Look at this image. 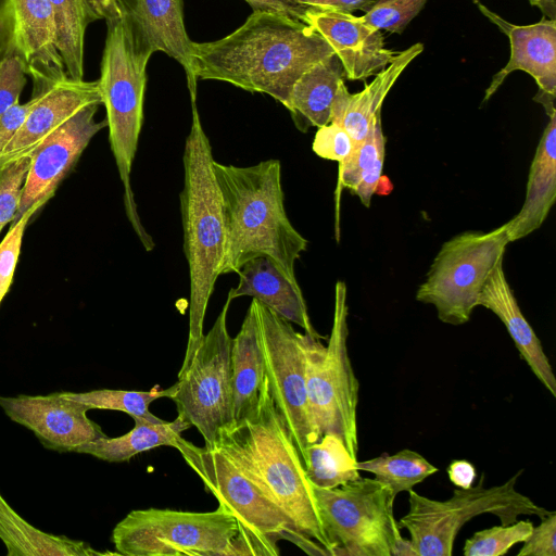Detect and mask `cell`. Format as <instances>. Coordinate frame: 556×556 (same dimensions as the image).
<instances>
[{
  "mask_svg": "<svg viewBox=\"0 0 556 556\" xmlns=\"http://www.w3.org/2000/svg\"><path fill=\"white\" fill-rule=\"evenodd\" d=\"M334 54L329 43L301 20L253 11L229 35L192 46V74L249 92L265 93L286 105L300 76Z\"/></svg>",
  "mask_w": 556,
  "mask_h": 556,
  "instance_id": "1",
  "label": "cell"
},
{
  "mask_svg": "<svg viewBox=\"0 0 556 556\" xmlns=\"http://www.w3.org/2000/svg\"><path fill=\"white\" fill-rule=\"evenodd\" d=\"M226 242L220 275L237 273L249 260L266 256L291 279L307 240L287 216L278 160L252 166L225 165L214 160Z\"/></svg>",
  "mask_w": 556,
  "mask_h": 556,
  "instance_id": "2",
  "label": "cell"
},
{
  "mask_svg": "<svg viewBox=\"0 0 556 556\" xmlns=\"http://www.w3.org/2000/svg\"><path fill=\"white\" fill-rule=\"evenodd\" d=\"M215 446L291 519L299 532L318 542L334 556L319 515L314 488L277 409L268 381L256 412L242 422L222 429Z\"/></svg>",
  "mask_w": 556,
  "mask_h": 556,
  "instance_id": "3",
  "label": "cell"
},
{
  "mask_svg": "<svg viewBox=\"0 0 556 556\" xmlns=\"http://www.w3.org/2000/svg\"><path fill=\"white\" fill-rule=\"evenodd\" d=\"M184 150V188L180 211L184 251L190 277L189 333L181 368L191 359L203 338L210 298L220 276L226 230L223 202L213 169V152L202 127L195 101Z\"/></svg>",
  "mask_w": 556,
  "mask_h": 556,
  "instance_id": "4",
  "label": "cell"
},
{
  "mask_svg": "<svg viewBox=\"0 0 556 556\" xmlns=\"http://www.w3.org/2000/svg\"><path fill=\"white\" fill-rule=\"evenodd\" d=\"M150 58L137 47L124 17L106 22L98 84L106 112L110 147L124 187L126 216L146 251L153 250L154 241L139 217L130 173L143 123Z\"/></svg>",
  "mask_w": 556,
  "mask_h": 556,
  "instance_id": "5",
  "label": "cell"
},
{
  "mask_svg": "<svg viewBox=\"0 0 556 556\" xmlns=\"http://www.w3.org/2000/svg\"><path fill=\"white\" fill-rule=\"evenodd\" d=\"M346 287L338 281L334 288V311L327 345L321 338L303 333L306 391L312 426L319 439L334 433L357 459V405L359 383L348 352Z\"/></svg>",
  "mask_w": 556,
  "mask_h": 556,
  "instance_id": "6",
  "label": "cell"
},
{
  "mask_svg": "<svg viewBox=\"0 0 556 556\" xmlns=\"http://www.w3.org/2000/svg\"><path fill=\"white\" fill-rule=\"evenodd\" d=\"M519 470L501 485L485 488L484 475L468 489L456 488L445 501L432 500L409 490L408 510L397 521L409 532L417 556H451L462 527L470 519L492 514L501 525H510L521 515L542 519L552 511L516 490Z\"/></svg>",
  "mask_w": 556,
  "mask_h": 556,
  "instance_id": "7",
  "label": "cell"
},
{
  "mask_svg": "<svg viewBox=\"0 0 556 556\" xmlns=\"http://www.w3.org/2000/svg\"><path fill=\"white\" fill-rule=\"evenodd\" d=\"M239 531L222 506L206 513L151 507L129 511L111 541L126 556H235Z\"/></svg>",
  "mask_w": 556,
  "mask_h": 556,
  "instance_id": "8",
  "label": "cell"
},
{
  "mask_svg": "<svg viewBox=\"0 0 556 556\" xmlns=\"http://www.w3.org/2000/svg\"><path fill=\"white\" fill-rule=\"evenodd\" d=\"M509 243L506 224L490 231H464L443 243L416 300L432 304L442 323L469 321L479 295Z\"/></svg>",
  "mask_w": 556,
  "mask_h": 556,
  "instance_id": "9",
  "label": "cell"
},
{
  "mask_svg": "<svg viewBox=\"0 0 556 556\" xmlns=\"http://www.w3.org/2000/svg\"><path fill=\"white\" fill-rule=\"evenodd\" d=\"M313 488L334 556H391L402 534L393 513L395 495L386 484L359 477L333 489Z\"/></svg>",
  "mask_w": 556,
  "mask_h": 556,
  "instance_id": "10",
  "label": "cell"
},
{
  "mask_svg": "<svg viewBox=\"0 0 556 556\" xmlns=\"http://www.w3.org/2000/svg\"><path fill=\"white\" fill-rule=\"evenodd\" d=\"M231 301L227 296L213 327L180 368L170 397L178 416L198 429L206 447L215 446L219 431L232 425V338L227 328Z\"/></svg>",
  "mask_w": 556,
  "mask_h": 556,
  "instance_id": "11",
  "label": "cell"
},
{
  "mask_svg": "<svg viewBox=\"0 0 556 556\" xmlns=\"http://www.w3.org/2000/svg\"><path fill=\"white\" fill-rule=\"evenodd\" d=\"M175 448L206 491L237 520L239 536L279 552L277 542L298 531L291 519L218 447H200L182 437Z\"/></svg>",
  "mask_w": 556,
  "mask_h": 556,
  "instance_id": "12",
  "label": "cell"
},
{
  "mask_svg": "<svg viewBox=\"0 0 556 556\" xmlns=\"http://www.w3.org/2000/svg\"><path fill=\"white\" fill-rule=\"evenodd\" d=\"M252 301L270 392L304 462L307 447L318 439L308 410L303 333L257 300Z\"/></svg>",
  "mask_w": 556,
  "mask_h": 556,
  "instance_id": "13",
  "label": "cell"
},
{
  "mask_svg": "<svg viewBox=\"0 0 556 556\" xmlns=\"http://www.w3.org/2000/svg\"><path fill=\"white\" fill-rule=\"evenodd\" d=\"M11 56L31 78V96L68 77L55 47L49 0H0V61Z\"/></svg>",
  "mask_w": 556,
  "mask_h": 556,
  "instance_id": "14",
  "label": "cell"
},
{
  "mask_svg": "<svg viewBox=\"0 0 556 556\" xmlns=\"http://www.w3.org/2000/svg\"><path fill=\"white\" fill-rule=\"evenodd\" d=\"M99 105L93 103L80 109L31 151L21 202L11 224L33 205L43 206L54 195L91 139L106 127L105 119L97 122L94 118Z\"/></svg>",
  "mask_w": 556,
  "mask_h": 556,
  "instance_id": "15",
  "label": "cell"
},
{
  "mask_svg": "<svg viewBox=\"0 0 556 556\" xmlns=\"http://www.w3.org/2000/svg\"><path fill=\"white\" fill-rule=\"evenodd\" d=\"M0 407L11 420L33 431L45 447L60 453L74 452L106 435L87 416L90 407L70 397L66 391L48 395H0Z\"/></svg>",
  "mask_w": 556,
  "mask_h": 556,
  "instance_id": "16",
  "label": "cell"
},
{
  "mask_svg": "<svg viewBox=\"0 0 556 556\" xmlns=\"http://www.w3.org/2000/svg\"><path fill=\"white\" fill-rule=\"evenodd\" d=\"M480 12L507 35L510 58L491 80L483 102L501 87L506 77L515 71L528 73L536 83L539 91L533 98L542 105L555 102L556 97V20L543 17L529 25H515L504 21L479 1Z\"/></svg>",
  "mask_w": 556,
  "mask_h": 556,
  "instance_id": "17",
  "label": "cell"
},
{
  "mask_svg": "<svg viewBox=\"0 0 556 556\" xmlns=\"http://www.w3.org/2000/svg\"><path fill=\"white\" fill-rule=\"evenodd\" d=\"M301 21L329 43L342 64L345 79L365 80L375 76L397 54L386 47L380 30L353 14L303 11Z\"/></svg>",
  "mask_w": 556,
  "mask_h": 556,
  "instance_id": "18",
  "label": "cell"
},
{
  "mask_svg": "<svg viewBox=\"0 0 556 556\" xmlns=\"http://www.w3.org/2000/svg\"><path fill=\"white\" fill-rule=\"evenodd\" d=\"M137 47L149 53L163 52L185 70L191 100L197 99L192 74V46L184 21L182 0H117Z\"/></svg>",
  "mask_w": 556,
  "mask_h": 556,
  "instance_id": "19",
  "label": "cell"
},
{
  "mask_svg": "<svg viewBox=\"0 0 556 556\" xmlns=\"http://www.w3.org/2000/svg\"><path fill=\"white\" fill-rule=\"evenodd\" d=\"M93 103L102 104L98 80L67 77L39 94L25 122L0 153V164L29 156L53 130Z\"/></svg>",
  "mask_w": 556,
  "mask_h": 556,
  "instance_id": "20",
  "label": "cell"
},
{
  "mask_svg": "<svg viewBox=\"0 0 556 556\" xmlns=\"http://www.w3.org/2000/svg\"><path fill=\"white\" fill-rule=\"evenodd\" d=\"M239 282L228 298L251 296L305 333L321 338L308 316L307 306L296 279L289 278L270 258L258 256L245 262L237 271Z\"/></svg>",
  "mask_w": 556,
  "mask_h": 556,
  "instance_id": "21",
  "label": "cell"
},
{
  "mask_svg": "<svg viewBox=\"0 0 556 556\" xmlns=\"http://www.w3.org/2000/svg\"><path fill=\"white\" fill-rule=\"evenodd\" d=\"M478 306L493 312L506 327L521 356L539 381L556 396V379L540 339L523 316L514 291L498 263L488 278L478 299Z\"/></svg>",
  "mask_w": 556,
  "mask_h": 556,
  "instance_id": "22",
  "label": "cell"
},
{
  "mask_svg": "<svg viewBox=\"0 0 556 556\" xmlns=\"http://www.w3.org/2000/svg\"><path fill=\"white\" fill-rule=\"evenodd\" d=\"M422 50L424 46L417 42L397 52L394 60L377 73L370 84L356 93H350L342 83L332 105L330 123L344 128L354 144L364 140L375 119L381 116L382 103L387 94Z\"/></svg>",
  "mask_w": 556,
  "mask_h": 556,
  "instance_id": "23",
  "label": "cell"
},
{
  "mask_svg": "<svg viewBox=\"0 0 556 556\" xmlns=\"http://www.w3.org/2000/svg\"><path fill=\"white\" fill-rule=\"evenodd\" d=\"M231 374L232 425H238L256 412L267 381L253 301L231 341Z\"/></svg>",
  "mask_w": 556,
  "mask_h": 556,
  "instance_id": "24",
  "label": "cell"
},
{
  "mask_svg": "<svg viewBox=\"0 0 556 556\" xmlns=\"http://www.w3.org/2000/svg\"><path fill=\"white\" fill-rule=\"evenodd\" d=\"M548 117L530 166L523 205L506 223L509 242L540 228L556 199V112Z\"/></svg>",
  "mask_w": 556,
  "mask_h": 556,
  "instance_id": "25",
  "label": "cell"
},
{
  "mask_svg": "<svg viewBox=\"0 0 556 556\" xmlns=\"http://www.w3.org/2000/svg\"><path fill=\"white\" fill-rule=\"evenodd\" d=\"M345 76L342 64L332 54L313 65L295 81L287 104L294 126L302 132L330 123L331 110Z\"/></svg>",
  "mask_w": 556,
  "mask_h": 556,
  "instance_id": "26",
  "label": "cell"
},
{
  "mask_svg": "<svg viewBox=\"0 0 556 556\" xmlns=\"http://www.w3.org/2000/svg\"><path fill=\"white\" fill-rule=\"evenodd\" d=\"M0 540L7 547L8 556L119 555L117 552H98L84 541L35 528L10 506L1 493Z\"/></svg>",
  "mask_w": 556,
  "mask_h": 556,
  "instance_id": "27",
  "label": "cell"
},
{
  "mask_svg": "<svg viewBox=\"0 0 556 556\" xmlns=\"http://www.w3.org/2000/svg\"><path fill=\"white\" fill-rule=\"evenodd\" d=\"M132 419L135 427L129 432L117 438H99L76 447L74 453L92 455L111 463L127 462L135 455L154 447H175L181 433L191 427L180 416L173 421L161 422H152L140 417Z\"/></svg>",
  "mask_w": 556,
  "mask_h": 556,
  "instance_id": "28",
  "label": "cell"
},
{
  "mask_svg": "<svg viewBox=\"0 0 556 556\" xmlns=\"http://www.w3.org/2000/svg\"><path fill=\"white\" fill-rule=\"evenodd\" d=\"M386 137L381 116L372 123L368 135L353 146L351 153L339 163V185L356 194L369 207L382 178Z\"/></svg>",
  "mask_w": 556,
  "mask_h": 556,
  "instance_id": "29",
  "label": "cell"
},
{
  "mask_svg": "<svg viewBox=\"0 0 556 556\" xmlns=\"http://www.w3.org/2000/svg\"><path fill=\"white\" fill-rule=\"evenodd\" d=\"M55 47L71 79H84V45L87 26L98 17L86 0H49Z\"/></svg>",
  "mask_w": 556,
  "mask_h": 556,
  "instance_id": "30",
  "label": "cell"
},
{
  "mask_svg": "<svg viewBox=\"0 0 556 556\" xmlns=\"http://www.w3.org/2000/svg\"><path fill=\"white\" fill-rule=\"evenodd\" d=\"M303 464L312 485L320 489H333L361 477L357 459L334 433H325L311 444Z\"/></svg>",
  "mask_w": 556,
  "mask_h": 556,
  "instance_id": "31",
  "label": "cell"
},
{
  "mask_svg": "<svg viewBox=\"0 0 556 556\" xmlns=\"http://www.w3.org/2000/svg\"><path fill=\"white\" fill-rule=\"evenodd\" d=\"M356 466L359 471L372 473L375 479L386 484L395 496L400 492L412 490L414 485L439 470L419 453L408 448L394 455L383 453L368 460H357Z\"/></svg>",
  "mask_w": 556,
  "mask_h": 556,
  "instance_id": "32",
  "label": "cell"
},
{
  "mask_svg": "<svg viewBox=\"0 0 556 556\" xmlns=\"http://www.w3.org/2000/svg\"><path fill=\"white\" fill-rule=\"evenodd\" d=\"M173 393L174 384L168 389L154 387L149 391L114 389H99L87 392L66 391L70 397L86 404L90 409L119 410L130 417H140L152 422L163 420L149 410L150 404L160 397H172Z\"/></svg>",
  "mask_w": 556,
  "mask_h": 556,
  "instance_id": "33",
  "label": "cell"
},
{
  "mask_svg": "<svg viewBox=\"0 0 556 556\" xmlns=\"http://www.w3.org/2000/svg\"><path fill=\"white\" fill-rule=\"evenodd\" d=\"M533 522L517 520L510 525H500L473 533L466 540L465 556H502L514 545L522 543L530 535Z\"/></svg>",
  "mask_w": 556,
  "mask_h": 556,
  "instance_id": "34",
  "label": "cell"
},
{
  "mask_svg": "<svg viewBox=\"0 0 556 556\" xmlns=\"http://www.w3.org/2000/svg\"><path fill=\"white\" fill-rule=\"evenodd\" d=\"M428 0H374L361 21L378 30L402 34Z\"/></svg>",
  "mask_w": 556,
  "mask_h": 556,
  "instance_id": "35",
  "label": "cell"
},
{
  "mask_svg": "<svg viewBox=\"0 0 556 556\" xmlns=\"http://www.w3.org/2000/svg\"><path fill=\"white\" fill-rule=\"evenodd\" d=\"M29 165V156L0 164V232L15 218Z\"/></svg>",
  "mask_w": 556,
  "mask_h": 556,
  "instance_id": "36",
  "label": "cell"
},
{
  "mask_svg": "<svg viewBox=\"0 0 556 556\" xmlns=\"http://www.w3.org/2000/svg\"><path fill=\"white\" fill-rule=\"evenodd\" d=\"M42 205L35 204L11 224L9 231L0 242V304L9 292L18 263L23 237L30 218Z\"/></svg>",
  "mask_w": 556,
  "mask_h": 556,
  "instance_id": "37",
  "label": "cell"
},
{
  "mask_svg": "<svg viewBox=\"0 0 556 556\" xmlns=\"http://www.w3.org/2000/svg\"><path fill=\"white\" fill-rule=\"evenodd\" d=\"M353 146L344 128L329 123L317 128L312 149L319 157L340 163L351 153Z\"/></svg>",
  "mask_w": 556,
  "mask_h": 556,
  "instance_id": "38",
  "label": "cell"
},
{
  "mask_svg": "<svg viewBox=\"0 0 556 556\" xmlns=\"http://www.w3.org/2000/svg\"><path fill=\"white\" fill-rule=\"evenodd\" d=\"M21 62L14 58L0 61V116L18 103L27 78Z\"/></svg>",
  "mask_w": 556,
  "mask_h": 556,
  "instance_id": "39",
  "label": "cell"
},
{
  "mask_svg": "<svg viewBox=\"0 0 556 556\" xmlns=\"http://www.w3.org/2000/svg\"><path fill=\"white\" fill-rule=\"evenodd\" d=\"M522 543L518 556H556V513L542 518Z\"/></svg>",
  "mask_w": 556,
  "mask_h": 556,
  "instance_id": "40",
  "label": "cell"
},
{
  "mask_svg": "<svg viewBox=\"0 0 556 556\" xmlns=\"http://www.w3.org/2000/svg\"><path fill=\"white\" fill-rule=\"evenodd\" d=\"M289 5L303 11L340 12L353 14L355 11L366 12L374 0H282Z\"/></svg>",
  "mask_w": 556,
  "mask_h": 556,
  "instance_id": "41",
  "label": "cell"
},
{
  "mask_svg": "<svg viewBox=\"0 0 556 556\" xmlns=\"http://www.w3.org/2000/svg\"><path fill=\"white\" fill-rule=\"evenodd\" d=\"M38 96H31L26 103H15L0 116V153L18 131Z\"/></svg>",
  "mask_w": 556,
  "mask_h": 556,
  "instance_id": "42",
  "label": "cell"
},
{
  "mask_svg": "<svg viewBox=\"0 0 556 556\" xmlns=\"http://www.w3.org/2000/svg\"><path fill=\"white\" fill-rule=\"evenodd\" d=\"M446 471L450 481L460 489L470 488L477 477L475 466L465 459L452 462Z\"/></svg>",
  "mask_w": 556,
  "mask_h": 556,
  "instance_id": "43",
  "label": "cell"
},
{
  "mask_svg": "<svg viewBox=\"0 0 556 556\" xmlns=\"http://www.w3.org/2000/svg\"><path fill=\"white\" fill-rule=\"evenodd\" d=\"M253 11H268L301 20L302 11L282 0H244Z\"/></svg>",
  "mask_w": 556,
  "mask_h": 556,
  "instance_id": "44",
  "label": "cell"
},
{
  "mask_svg": "<svg viewBox=\"0 0 556 556\" xmlns=\"http://www.w3.org/2000/svg\"><path fill=\"white\" fill-rule=\"evenodd\" d=\"M98 20L105 22L123 17L117 0H86Z\"/></svg>",
  "mask_w": 556,
  "mask_h": 556,
  "instance_id": "45",
  "label": "cell"
},
{
  "mask_svg": "<svg viewBox=\"0 0 556 556\" xmlns=\"http://www.w3.org/2000/svg\"><path fill=\"white\" fill-rule=\"evenodd\" d=\"M391 556H417V554L410 539L400 536L392 548Z\"/></svg>",
  "mask_w": 556,
  "mask_h": 556,
  "instance_id": "46",
  "label": "cell"
},
{
  "mask_svg": "<svg viewBox=\"0 0 556 556\" xmlns=\"http://www.w3.org/2000/svg\"><path fill=\"white\" fill-rule=\"evenodd\" d=\"M532 7L541 10L544 17L556 20V0H529Z\"/></svg>",
  "mask_w": 556,
  "mask_h": 556,
  "instance_id": "47",
  "label": "cell"
}]
</instances>
